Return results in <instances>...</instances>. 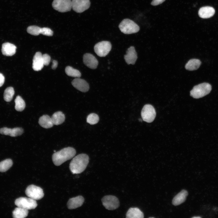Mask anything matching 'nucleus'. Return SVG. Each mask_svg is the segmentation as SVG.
<instances>
[{"label": "nucleus", "mask_w": 218, "mask_h": 218, "mask_svg": "<svg viewBox=\"0 0 218 218\" xmlns=\"http://www.w3.org/2000/svg\"><path fill=\"white\" fill-rule=\"evenodd\" d=\"M89 162L87 154H81L74 157L70 164L69 168L73 174L80 173L86 168Z\"/></svg>", "instance_id": "f257e3e1"}, {"label": "nucleus", "mask_w": 218, "mask_h": 218, "mask_svg": "<svg viewBox=\"0 0 218 218\" xmlns=\"http://www.w3.org/2000/svg\"><path fill=\"white\" fill-rule=\"evenodd\" d=\"M76 154V151L74 148L71 147H65L55 152L53 154L52 161L55 165L59 166L73 157Z\"/></svg>", "instance_id": "f03ea898"}, {"label": "nucleus", "mask_w": 218, "mask_h": 218, "mask_svg": "<svg viewBox=\"0 0 218 218\" xmlns=\"http://www.w3.org/2000/svg\"><path fill=\"white\" fill-rule=\"evenodd\" d=\"M212 89L211 85L203 83L194 86L190 91V95L195 98L202 97L209 94Z\"/></svg>", "instance_id": "7ed1b4c3"}, {"label": "nucleus", "mask_w": 218, "mask_h": 218, "mask_svg": "<svg viewBox=\"0 0 218 218\" xmlns=\"http://www.w3.org/2000/svg\"><path fill=\"white\" fill-rule=\"evenodd\" d=\"M119 28L124 34H130L138 32L139 27L133 21L129 19H125L120 23Z\"/></svg>", "instance_id": "20e7f679"}, {"label": "nucleus", "mask_w": 218, "mask_h": 218, "mask_svg": "<svg viewBox=\"0 0 218 218\" xmlns=\"http://www.w3.org/2000/svg\"><path fill=\"white\" fill-rule=\"evenodd\" d=\"M15 203L17 207H21L27 210L35 209L37 206L36 200L30 197L18 198L15 200Z\"/></svg>", "instance_id": "39448f33"}, {"label": "nucleus", "mask_w": 218, "mask_h": 218, "mask_svg": "<svg viewBox=\"0 0 218 218\" xmlns=\"http://www.w3.org/2000/svg\"><path fill=\"white\" fill-rule=\"evenodd\" d=\"M111 48V43L107 41H103L97 43L94 47L95 53L100 57L106 56Z\"/></svg>", "instance_id": "423d86ee"}, {"label": "nucleus", "mask_w": 218, "mask_h": 218, "mask_svg": "<svg viewBox=\"0 0 218 218\" xmlns=\"http://www.w3.org/2000/svg\"><path fill=\"white\" fill-rule=\"evenodd\" d=\"M141 114L144 121L147 123H151L154 121L155 117L156 112L153 106L150 104H146L143 107Z\"/></svg>", "instance_id": "0eeeda50"}, {"label": "nucleus", "mask_w": 218, "mask_h": 218, "mask_svg": "<svg viewBox=\"0 0 218 218\" xmlns=\"http://www.w3.org/2000/svg\"><path fill=\"white\" fill-rule=\"evenodd\" d=\"M25 193L28 197L35 200H39L44 196L42 189L40 187L32 184L27 187Z\"/></svg>", "instance_id": "6e6552de"}, {"label": "nucleus", "mask_w": 218, "mask_h": 218, "mask_svg": "<svg viewBox=\"0 0 218 218\" xmlns=\"http://www.w3.org/2000/svg\"><path fill=\"white\" fill-rule=\"evenodd\" d=\"M101 201L103 205L108 210H115L120 205L118 198L114 196H105L102 198Z\"/></svg>", "instance_id": "1a4fd4ad"}, {"label": "nucleus", "mask_w": 218, "mask_h": 218, "mask_svg": "<svg viewBox=\"0 0 218 218\" xmlns=\"http://www.w3.org/2000/svg\"><path fill=\"white\" fill-rule=\"evenodd\" d=\"M52 6L54 9L60 12L70 11L72 8L71 0H54Z\"/></svg>", "instance_id": "9d476101"}, {"label": "nucleus", "mask_w": 218, "mask_h": 218, "mask_svg": "<svg viewBox=\"0 0 218 218\" xmlns=\"http://www.w3.org/2000/svg\"><path fill=\"white\" fill-rule=\"evenodd\" d=\"M72 8L77 13H81L88 9L90 6L89 0H71Z\"/></svg>", "instance_id": "9b49d317"}, {"label": "nucleus", "mask_w": 218, "mask_h": 218, "mask_svg": "<svg viewBox=\"0 0 218 218\" xmlns=\"http://www.w3.org/2000/svg\"><path fill=\"white\" fill-rule=\"evenodd\" d=\"M84 64L89 68L92 69L96 68L98 64V61L95 57L90 53H86L83 56Z\"/></svg>", "instance_id": "f8f14e48"}, {"label": "nucleus", "mask_w": 218, "mask_h": 218, "mask_svg": "<svg viewBox=\"0 0 218 218\" xmlns=\"http://www.w3.org/2000/svg\"><path fill=\"white\" fill-rule=\"evenodd\" d=\"M71 84L75 88L83 92L88 91L89 88L88 83L85 80L79 78L74 79Z\"/></svg>", "instance_id": "ddd939ff"}, {"label": "nucleus", "mask_w": 218, "mask_h": 218, "mask_svg": "<svg viewBox=\"0 0 218 218\" xmlns=\"http://www.w3.org/2000/svg\"><path fill=\"white\" fill-rule=\"evenodd\" d=\"M137 53L133 46L129 48L126 52V54L124 56V58L128 64H134L137 59Z\"/></svg>", "instance_id": "4468645a"}, {"label": "nucleus", "mask_w": 218, "mask_h": 218, "mask_svg": "<svg viewBox=\"0 0 218 218\" xmlns=\"http://www.w3.org/2000/svg\"><path fill=\"white\" fill-rule=\"evenodd\" d=\"M24 132L23 129L21 127H15L12 129L4 127L0 129V133L11 137H16L22 134Z\"/></svg>", "instance_id": "2eb2a0df"}, {"label": "nucleus", "mask_w": 218, "mask_h": 218, "mask_svg": "<svg viewBox=\"0 0 218 218\" xmlns=\"http://www.w3.org/2000/svg\"><path fill=\"white\" fill-rule=\"evenodd\" d=\"M84 201V198L81 196L70 198L67 203V207L69 209H76L81 206Z\"/></svg>", "instance_id": "dca6fc26"}, {"label": "nucleus", "mask_w": 218, "mask_h": 218, "mask_svg": "<svg viewBox=\"0 0 218 218\" xmlns=\"http://www.w3.org/2000/svg\"><path fill=\"white\" fill-rule=\"evenodd\" d=\"M42 54L40 52H36L33 59L32 68L34 71L41 70L44 67Z\"/></svg>", "instance_id": "f3484780"}, {"label": "nucleus", "mask_w": 218, "mask_h": 218, "mask_svg": "<svg viewBox=\"0 0 218 218\" xmlns=\"http://www.w3.org/2000/svg\"><path fill=\"white\" fill-rule=\"evenodd\" d=\"M16 46L11 43H4L2 45V54L6 56H12L14 55L16 51Z\"/></svg>", "instance_id": "a211bd4d"}, {"label": "nucleus", "mask_w": 218, "mask_h": 218, "mask_svg": "<svg viewBox=\"0 0 218 218\" xmlns=\"http://www.w3.org/2000/svg\"><path fill=\"white\" fill-rule=\"evenodd\" d=\"M215 13V10L212 7L205 6L201 8L198 12L199 16L203 18H207L213 15Z\"/></svg>", "instance_id": "6ab92c4d"}, {"label": "nucleus", "mask_w": 218, "mask_h": 218, "mask_svg": "<svg viewBox=\"0 0 218 218\" xmlns=\"http://www.w3.org/2000/svg\"><path fill=\"white\" fill-rule=\"evenodd\" d=\"M188 195L187 191L183 190L177 194L173 198L172 203L174 206H177L184 202Z\"/></svg>", "instance_id": "aec40b11"}, {"label": "nucleus", "mask_w": 218, "mask_h": 218, "mask_svg": "<svg viewBox=\"0 0 218 218\" xmlns=\"http://www.w3.org/2000/svg\"><path fill=\"white\" fill-rule=\"evenodd\" d=\"M144 217L143 213L137 207L130 208L126 214L127 218H143Z\"/></svg>", "instance_id": "412c9836"}, {"label": "nucleus", "mask_w": 218, "mask_h": 218, "mask_svg": "<svg viewBox=\"0 0 218 218\" xmlns=\"http://www.w3.org/2000/svg\"><path fill=\"white\" fill-rule=\"evenodd\" d=\"M38 123L43 128H49L53 126L51 118L47 115H44L40 117Z\"/></svg>", "instance_id": "4be33fe9"}, {"label": "nucleus", "mask_w": 218, "mask_h": 218, "mask_svg": "<svg viewBox=\"0 0 218 218\" xmlns=\"http://www.w3.org/2000/svg\"><path fill=\"white\" fill-rule=\"evenodd\" d=\"M51 118L53 124L55 125H58L62 124L65 119L64 114L60 111L54 113Z\"/></svg>", "instance_id": "5701e85b"}, {"label": "nucleus", "mask_w": 218, "mask_h": 218, "mask_svg": "<svg viewBox=\"0 0 218 218\" xmlns=\"http://www.w3.org/2000/svg\"><path fill=\"white\" fill-rule=\"evenodd\" d=\"M201 61L198 59H192L189 60L185 66V68L189 71L197 69L201 64Z\"/></svg>", "instance_id": "b1692460"}, {"label": "nucleus", "mask_w": 218, "mask_h": 218, "mask_svg": "<svg viewBox=\"0 0 218 218\" xmlns=\"http://www.w3.org/2000/svg\"><path fill=\"white\" fill-rule=\"evenodd\" d=\"M28 210L21 207L16 208L12 212V216L14 218H24L28 215Z\"/></svg>", "instance_id": "393cba45"}, {"label": "nucleus", "mask_w": 218, "mask_h": 218, "mask_svg": "<svg viewBox=\"0 0 218 218\" xmlns=\"http://www.w3.org/2000/svg\"><path fill=\"white\" fill-rule=\"evenodd\" d=\"M15 108L18 111H23L25 107V104L24 101L20 96L16 97L15 100Z\"/></svg>", "instance_id": "a878e982"}, {"label": "nucleus", "mask_w": 218, "mask_h": 218, "mask_svg": "<svg viewBox=\"0 0 218 218\" xmlns=\"http://www.w3.org/2000/svg\"><path fill=\"white\" fill-rule=\"evenodd\" d=\"M27 31L31 35L37 36L40 34H42L43 28H41L35 25L30 26L27 28Z\"/></svg>", "instance_id": "bb28decb"}, {"label": "nucleus", "mask_w": 218, "mask_h": 218, "mask_svg": "<svg viewBox=\"0 0 218 218\" xmlns=\"http://www.w3.org/2000/svg\"><path fill=\"white\" fill-rule=\"evenodd\" d=\"M66 74L69 76L75 78H79L81 76L80 72L78 70L73 68L71 67L68 66L65 69Z\"/></svg>", "instance_id": "cd10ccee"}, {"label": "nucleus", "mask_w": 218, "mask_h": 218, "mask_svg": "<svg viewBox=\"0 0 218 218\" xmlns=\"http://www.w3.org/2000/svg\"><path fill=\"white\" fill-rule=\"evenodd\" d=\"M15 91L12 87H8L5 90L4 93V98L7 102L10 101L13 98Z\"/></svg>", "instance_id": "c85d7f7f"}, {"label": "nucleus", "mask_w": 218, "mask_h": 218, "mask_svg": "<svg viewBox=\"0 0 218 218\" xmlns=\"http://www.w3.org/2000/svg\"><path fill=\"white\" fill-rule=\"evenodd\" d=\"M13 162L10 159L4 160L0 162V171L5 172L8 170L12 165Z\"/></svg>", "instance_id": "c756f323"}, {"label": "nucleus", "mask_w": 218, "mask_h": 218, "mask_svg": "<svg viewBox=\"0 0 218 218\" xmlns=\"http://www.w3.org/2000/svg\"><path fill=\"white\" fill-rule=\"evenodd\" d=\"M99 121L98 115L95 113L90 114L87 118V122L90 124L93 125L97 124Z\"/></svg>", "instance_id": "7c9ffc66"}, {"label": "nucleus", "mask_w": 218, "mask_h": 218, "mask_svg": "<svg viewBox=\"0 0 218 218\" xmlns=\"http://www.w3.org/2000/svg\"><path fill=\"white\" fill-rule=\"evenodd\" d=\"M42 58L44 65L47 66L49 64L51 60L50 56L47 54L42 55Z\"/></svg>", "instance_id": "2f4dec72"}, {"label": "nucleus", "mask_w": 218, "mask_h": 218, "mask_svg": "<svg viewBox=\"0 0 218 218\" xmlns=\"http://www.w3.org/2000/svg\"><path fill=\"white\" fill-rule=\"evenodd\" d=\"M165 0H153L151 4L154 6L158 5L162 3Z\"/></svg>", "instance_id": "473e14b6"}, {"label": "nucleus", "mask_w": 218, "mask_h": 218, "mask_svg": "<svg viewBox=\"0 0 218 218\" xmlns=\"http://www.w3.org/2000/svg\"><path fill=\"white\" fill-rule=\"evenodd\" d=\"M5 78L3 75L0 73V87L2 86L5 82Z\"/></svg>", "instance_id": "72a5a7b5"}, {"label": "nucleus", "mask_w": 218, "mask_h": 218, "mask_svg": "<svg viewBox=\"0 0 218 218\" xmlns=\"http://www.w3.org/2000/svg\"><path fill=\"white\" fill-rule=\"evenodd\" d=\"M58 63V62L56 60H53L52 61V64L51 66V68L53 69H55L57 67Z\"/></svg>", "instance_id": "f704fd0d"}, {"label": "nucleus", "mask_w": 218, "mask_h": 218, "mask_svg": "<svg viewBox=\"0 0 218 218\" xmlns=\"http://www.w3.org/2000/svg\"><path fill=\"white\" fill-rule=\"evenodd\" d=\"M192 218H201V217H200V216H193V217H192Z\"/></svg>", "instance_id": "c9c22d12"}, {"label": "nucleus", "mask_w": 218, "mask_h": 218, "mask_svg": "<svg viewBox=\"0 0 218 218\" xmlns=\"http://www.w3.org/2000/svg\"><path fill=\"white\" fill-rule=\"evenodd\" d=\"M149 218H154V217H150Z\"/></svg>", "instance_id": "e433bc0d"}, {"label": "nucleus", "mask_w": 218, "mask_h": 218, "mask_svg": "<svg viewBox=\"0 0 218 218\" xmlns=\"http://www.w3.org/2000/svg\"><path fill=\"white\" fill-rule=\"evenodd\" d=\"M54 152H56V151H55V150H54Z\"/></svg>", "instance_id": "4c0bfd02"}]
</instances>
